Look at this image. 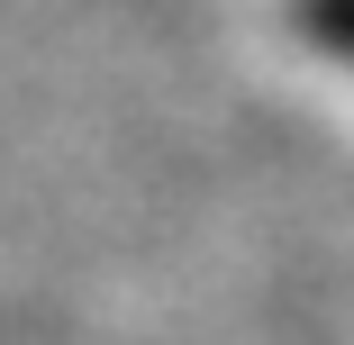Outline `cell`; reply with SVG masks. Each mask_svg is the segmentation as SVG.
Wrapping results in <instances>:
<instances>
[{
	"label": "cell",
	"instance_id": "6da1fadb",
	"mask_svg": "<svg viewBox=\"0 0 354 345\" xmlns=\"http://www.w3.org/2000/svg\"><path fill=\"white\" fill-rule=\"evenodd\" d=\"M300 28H309L327 55H345V64H354V0H300Z\"/></svg>",
	"mask_w": 354,
	"mask_h": 345
}]
</instances>
